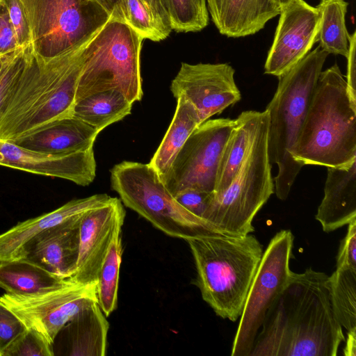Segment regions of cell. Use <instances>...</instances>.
Masks as SVG:
<instances>
[{"label": "cell", "mask_w": 356, "mask_h": 356, "mask_svg": "<svg viewBox=\"0 0 356 356\" xmlns=\"http://www.w3.org/2000/svg\"><path fill=\"white\" fill-rule=\"evenodd\" d=\"M18 50H17L15 52L0 56V74L5 67V66L7 65V63L11 60V58L14 56V55Z\"/></svg>", "instance_id": "43"}, {"label": "cell", "mask_w": 356, "mask_h": 356, "mask_svg": "<svg viewBox=\"0 0 356 356\" xmlns=\"http://www.w3.org/2000/svg\"><path fill=\"white\" fill-rule=\"evenodd\" d=\"M54 346L38 331L26 327L3 351L1 356H53Z\"/></svg>", "instance_id": "32"}, {"label": "cell", "mask_w": 356, "mask_h": 356, "mask_svg": "<svg viewBox=\"0 0 356 356\" xmlns=\"http://www.w3.org/2000/svg\"><path fill=\"white\" fill-rule=\"evenodd\" d=\"M82 217L54 227L39 235L26 248L24 259L60 278H71L78 259L79 231Z\"/></svg>", "instance_id": "18"}, {"label": "cell", "mask_w": 356, "mask_h": 356, "mask_svg": "<svg viewBox=\"0 0 356 356\" xmlns=\"http://www.w3.org/2000/svg\"><path fill=\"white\" fill-rule=\"evenodd\" d=\"M207 9L218 31L229 38L253 35L281 9L273 0H207Z\"/></svg>", "instance_id": "20"}, {"label": "cell", "mask_w": 356, "mask_h": 356, "mask_svg": "<svg viewBox=\"0 0 356 356\" xmlns=\"http://www.w3.org/2000/svg\"><path fill=\"white\" fill-rule=\"evenodd\" d=\"M280 8V9L283 7L286 6L291 2L294 0H273Z\"/></svg>", "instance_id": "44"}, {"label": "cell", "mask_w": 356, "mask_h": 356, "mask_svg": "<svg viewBox=\"0 0 356 356\" xmlns=\"http://www.w3.org/2000/svg\"><path fill=\"white\" fill-rule=\"evenodd\" d=\"M133 103L117 90L92 94L76 102L73 115L99 132L131 113Z\"/></svg>", "instance_id": "26"}, {"label": "cell", "mask_w": 356, "mask_h": 356, "mask_svg": "<svg viewBox=\"0 0 356 356\" xmlns=\"http://www.w3.org/2000/svg\"><path fill=\"white\" fill-rule=\"evenodd\" d=\"M89 41L48 62L38 58L31 47L0 117V140L10 141L49 122L73 115L82 51Z\"/></svg>", "instance_id": "2"}, {"label": "cell", "mask_w": 356, "mask_h": 356, "mask_svg": "<svg viewBox=\"0 0 356 356\" xmlns=\"http://www.w3.org/2000/svg\"><path fill=\"white\" fill-rule=\"evenodd\" d=\"M315 218L327 233L356 218V161L348 167H327L324 196Z\"/></svg>", "instance_id": "21"}, {"label": "cell", "mask_w": 356, "mask_h": 356, "mask_svg": "<svg viewBox=\"0 0 356 356\" xmlns=\"http://www.w3.org/2000/svg\"><path fill=\"white\" fill-rule=\"evenodd\" d=\"M213 192L186 189L174 197L186 209L203 219L202 217L213 197Z\"/></svg>", "instance_id": "36"}, {"label": "cell", "mask_w": 356, "mask_h": 356, "mask_svg": "<svg viewBox=\"0 0 356 356\" xmlns=\"http://www.w3.org/2000/svg\"><path fill=\"white\" fill-rule=\"evenodd\" d=\"M294 237L281 230L270 239L249 289L233 340L232 356H249L268 309L289 280Z\"/></svg>", "instance_id": "10"}, {"label": "cell", "mask_w": 356, "mask_h": 356, "mask_svg": "<svg viewBox=\"0 0 356 356\" xmlns=\"http://www.w3.org/2000/svg\"><path fill=\"white\" fill-rule=\"evenodd\" d=\"M347 225V233L337 255L336 268L356 269V218Z\"/></svg>", "instance_id": "37"}, {"label": "cell", "mask_w": 356, "mask_h": 356, "mask_svg": "<svg viewBox=\"0 0 356 356\" xmlns=\"http://www.w3.org/2000/svg\"><path fill=\"white\" fill-rule=\"evenodd\" d=\"M261 113L255 111H243L235 119L220 159L215 193L224 191L236 176L255 135Z\"/></svg>", "instance_id": "24"}, {"label": "cell", "mask_w": 356, "mask_h": 356, "mask_svg": "<svg viewBox=\"0 0 356 356\" xmlns=\"http://www.w3.org/2000/svg\"><path fill=\"white\" fill-rule=\"evenodd\" d=\"M0 165L31 173L64 179L86 186L96 175L93 148L68 154H48L0 140Z\"/></svg>", "instance_id": "16"}, {"label": "cell", "mask_w": 356, "mask_h": 356, "mask_svg": "<svg viewBox=\"0 0 356 356\" xmlns=\"http://www.w3.org/2000/svg\"><path fill=\"white\" fill-rule=\"evenodd\" d=\"M172 30L198 32L209 24L207 0H160Z\"/></svg>", "instance_id": "30"}, {"label": "cell", "mask_w": 356, "mask_h": 356, "mask_svg": "<svg viewBox=\"0 0 356 356\" xmlns=\"http://www.w3.org/2000/svg\"><path fill=\"white\" fill-rule=\"evenodd\" d=\"M228 63H182L170 85L173 96L183 97L196 109L201 123L241 99Z\"/></svg>", "instance_id": "13"}, {"label": "cell", "mask_w": 356, "mask_h": 356, "mask_svg": "<svg viewBox=\"0 0 356 356\" xmlns=\"http://www.w3.org/2000/svg\"><path fill=\"white\" fill-rule=\"evenodd\" d=\"M149 8L155 19L165 30L171 32L172 29L167 13L163 9L160 0H142Z\"/></svg>", "instance_id": "41"}, {"label": "cell", "mask_w": 356, "mask_h": 356, "mask_svg": "<svg viewBox=\"0 0 356 356\" xmlns=\"http://www.w3.org/2000/svg\"><path fill=\"white\" fill-rule=\"evenodd\" d=\"M235 120H207L189 136L168 171L160 177L175 196L186 189L215 190L218 170Z\"/></svg>", "instance_id": "11"}, {"label": "cell", "mask_w": 356, "mask_h": 356, "mask_svg": "<svg viewBox=\"0 0 356 356\" xmlns=\"http://www.w3.org/2000/svg\"><path fill=\"white\" fill-rule=\"evenodd\" d=\"M2 0H0V3L1 2Z\"/></svg>", "instance_id": "45"}, {"label": "cell", "mask_w": 356, "mask_h": 356, "mask_svg": "<svg viewBox=\"0 0 356 356\" xmlns=\"http://www.w3.org/2000/svg\"><path fill=\"white\" fill-rule=\"evenodd\" d=\"M5 4L18 44L26 47L31 44V34L24 8L19 0H2Z\"/></svg>", "instance_id": "34"}, {"label": "cell", "mask_w": 356, "mask_h": 356, "mask_svg": "<svg viewBox=\"0 0 356 356\" xmlns=\"http://www.w3.org/2000/svg\"><path fill=\"white\" fill-rule=\"evenodd\" d=\"M344 341L329 276L309 268L292 271L268 309L249 356H336Z\"/></svg>", "instance_id": "1"}, {"label": "cell", "mask_w": 356, "mask_h": 356, "mask_svg": "<svg viewBox=\"0 0 356 356\" xmlns=\"http://www.w3.org/2000/svg\"><path fill=\"white\" fill-rule=\"evenodd\" d=\"M273 44L269 49L264 72L279 76L312 49L318 42L321 15L316 7L304 0H294L281 8Z\"/></svg>", "instance_id": "14"}, {"label": "cell", "mask_w": 356, "mask_h": 356, "mask_svg": "<svg viewBox=\"0 0 356 356\" xmlns=\"http://www.w3.org/2000/svg\"><path fill=\"white\" fill-rule=\"evenodd\" d=\"M99 131L74 115L49 122L11 142L48 154H68L93 148Z\"/></svg>", "instance_id": "19"}, {"label": "cell", "mask_w": 356, "mask_h": 356, "mask_svg": "<svg viewBox=\"0 0 356 356\" xmlns=\"http://www.w3.org/2000/svg\"><path fill=\"white\" fill-rule=\"evenodd\" d=\"M20 48L9 19L7 8L0 3V56L16 51Z\"/></svg>", "instance_id": "38"}, {"label": "cell", "mask_w": 356, "mask_h": 356, "mask_svg": "<svg viewBox=\"0 0 356 356\" xmlns=\"http://www.w3.org/2000/svg\"><path fill=\"white\" fill-rule=\"evenodd\" d=\"M128 24L143 38L154 42L165 40L170 32L155 19L149 8L142 0H124Z\"/></svg>", "instance_id": "31"}, {"label": "cell", "mask_w": 356, "mask_h": 356, "mask_svg": "<svg viewBox=\"0 0 356 356\" xmlns=\"http://www.w3.org/2000/svg\"><path fill=\"white\" fill-rule=\"evenodd\" d=\"M348 3L345 0H321L316 6L321 15L318 42L328 54H339L346 58L349 35L346 25Z\"/></svg>", "instance_id": "27"}, {"label": "cell", "mask_w": 356, "mask_h": 356, "mask_svg": "<svg viewBox=\"0 0 356 356\" xmlns=\"http://www.w3.org/2000/svg\"><path fill=\"white\" fill-rule=\"evenodd\" d=\"M67 280L26 259L0 261V288L12 295L46 293L63 286Z\"/></svg>", "instance_id": "23"}, {"label": "cell", "mask_w": 356, "mask_h": 356, "mask_svg": "<svg viewBox=\"0 0 356 356\" xmlns=\"http://www.w3.org/2000/svg\"><path fill=\"white\" fill-rule=\"evenodd\" d=\"M26 328L22 320L0 299V356Z\"/></svg>", "instance_id": "35"}, {"label": "cell", "mask_w": 356, "mask_h": 356, "mask_svg": "<svg viewBox=\"0 0 356 356\" xmlns=\"http://www.w3.org/2000/svg\"><path fill=\"white\" fill-rule=\"evenodd\" d=\"M200 124L195 107L183 97L177 98L171 123L149 163L159 177L168 171L189 136Z\"/></svg>", "instance_id": "25"}, {"label": "cell", "mask_w": 356, "mask_h": 356, "mask_svg": "<svg viewBox=\"0 0 356 356\" xmlns=\"http://www.w3.org/2000/svg\"><path fill=\"white\" fill-rule=\"evenodd\" d=\"M328 53L318 45L278 77L275 93L266 110L269 117L268 149L277 166V197L285 200L303 167L292 156L318 79Z\"/></svg>", "instance_id": "5"}, {"label": "cell", "mask_w": 356, "mask_h": 356, "mask_svg": "<svg viewBox=\"0 0 356 356\" xmlns=\"http://www.w3.org/2000/svg\"><path fill=\"white\" fill-rule=\"evenodd\" d=\"M0 299L26 327L38 331L53 346L67 323L98 302L97 284H81L70 278L63 286L46 293L29 296L6 293Z\"/></svg>", "instance_id": "12"}, {"label": "cell", "mask_w": 356, "mask_h": 356, "mask_svg": "<svg viewBox=\"0 0 356 356\" xmlns=\"http://www.w3.org/2000/svg\"><path fill=\"white\" fill-rule=\"evenodd\" d=\"M31 44L19 49L0 74V117L28 60Z\"/></svg>", "instance_id": "33"}, {"label": "cell", "mask_w": 356, "mask_h": 356, "mask_svg": "<svg viewBox=\"0 0 356 356\" xmlns=\"http://www.w3.org/2000/svg\"><path fill=\"white\" fill-rule=\"evenodd\" d=\"M347 58L346 83L351 100L356 103V32L349 35Z\"/></svg>", "instance_id": "39"}, {"label": "cell", "mask_w": 356, "mask_h": 356, "mask_svg": "<svg viewBox=\"0 0 356 356\" xmlns=\"http://www.w3.org/2000/svg\"><path fill=\"white\" fill-rule=\"evenodd\" d=\"M269 117L261 116L245 158L229 185L215 193L202 218L216 232L243 236L254 232V218L274 193L268 149Z\"/></svg>", "instance_id": "6"}, {"label": "cell", "mask_w": 356, "mask_h": 356, "mask_svg": "<svg viewBox=\"0 0 356 356\" xmlns=\"http://www.w3.org/2000/svg\"><path fill=\"white\" fill-rule=\"evenodd\" d=\"M125 214L120 199L111 197L106 204L83 215L79 225L78 259L71 280L97 284L111 243L121 234Z\"/></svg>", "instance_id": "15"}, {"label": "cell", "mask_w": 356, "mask_h": 356, "mask_svg": "<svg viewBox=\"0 0 356 356\" xmlns=\"http://www.w3.org/2000/svg\"><path fill=\"white\" fill-rule=\"evenodd\" d=\"M109 324L98 302L79 313L61 330L67 334L70 355H106Z\"/></svg>", "instance_id": "22"}, {"label": "cell", "mask_w": 356, "mask_h": 356, "mask_svg": "<svg viewBox=\"0 0 356 356\" xmlns=\"http://www.w3.org/2000/svg\"><path fill=\"white\" fill-rule=\"evenodd\" d=\"M112 197L95 194L72 200L58 209L18 222L0 234V261L24 259L28 245L45 231L81 218L87 212L108 203Z\"/></svg>", "instance_id": "17"}, {"label": "cell", "mask_w": 356, "mask_h": 356, "mask_svg": "<svg viewBox=\"0 0 356 356\" xmlns=\"http://www.w3.org/2000/svg\"><path fill=\"white\" fill-rule=\"evenodd\" d=\"M143 40L129 24L111 18L83 49L75 103L112 89L122 92L133 104L140 101Z\"/></svg>", "instance_id": "7"}, {"label": "cell", "mask_w": 356, "mask_h": 356, "mask_svg": "<svg viewBox=\"0 0 356 356\" xmlns=\"http://www.w3.org/2000/svg\"><path fill=\"white\" fill-rule=\"evenodd\" d=\"M122 255L121 234L113 239L102 266L97 282L98 304L106 317L117 308L119 275Z\"/></svg>", "instance_id": "29"}, {"label": "cell", "mask_w": 356, "mask_h": 356, "mask_svg": "<svg viewBox=\"0 0 356 356\" xmlns=\"http://www.w3.org/2000/svg\"><path fill=\"white\" fill-rule=\"evenodd\" d=\"M344 342L343 355L345 356H356V330L347 332Z\"/></svg>", "instance_id": "42"}, {"label": "cell", "mask_w": 356, "mask_h": 356, "mask_svg": "<svg viewBox=\"0 0 356 356\" xmlns=\"http://www.w3.org/2000/svg\"><path fill=\"white\" fill-rule=\"evenodd\" d=\"M111 186L127 207L170 236L187 241L216 233L177 201L149 163L124 161L115 165Z\"/></svg>", "instance_id": "8"}, {"label": "cell", "mask_w": 356, "mask_h": 356, "mask_svg": "<svg viewBox=\"0 0 356 356\" xmlns=\"http://www.w3.org/2000/svg\"><path fill=\"white\" fill-rule=\"evenodd\" d=\"M102 6L112 19L128 24V16L124 0H93Z\"/></svg>", "instance_id": "40"}, {"label": "cell", "mask_w": 356, "mask_h": 356, "mask_svg": "<svg viewBox=\"0 0 356 356\" xmlns=\"http://www.w3.org/2000/svg\"><path fill=\"white\" fill-rule=\"evenodd\" d=\"M31 29L33 53L48 62L95 36L111 18L93 0H19Z\"/></svg>", "instance_id": "9"}, {"label": "cell", "mask_w": 356, "mask_h": 356, "mask_svg": "<svg viewBox=\"0 0 356 356\" xmlns=\"http://www.w3.org/2000/svg\"><path fill=\"white\" fill-rule=\"evenodd\" d=\"M186 241L202 299L219 317L236 321L262 257V245L250 234L232 236L211 233Z\"/></svg>", "instance_id": "4"}, {"label": "cell", "mask_w": 356, "mask_h": 356, "mask_svg": "<svg viewBox=\"0 0 356 356\" xmlns=\"http://www.w3.org/2000/svg\"><path fill=\"white\" fill-rule=\"evenodd\" d=\"M356 103L337 63L321 72L297 142L294 160L348 167L356 161Z\"/></svg>", "instance_id": "3"}, {"label": "cell", "mask_w": 356, "mask_h": 356, "mask_svg": "<svg viewBox=\"0 0 356 356\" xmlns=\"http://www.w3.org/2000/svg\"><path fill=\"white\" fill-rule=\"evenodd\" d=\"M329 286L338 321L347 332L356 330V269L336 268L329 276Z\"/></svg>", "instance_id": "28"}]
</instances>
